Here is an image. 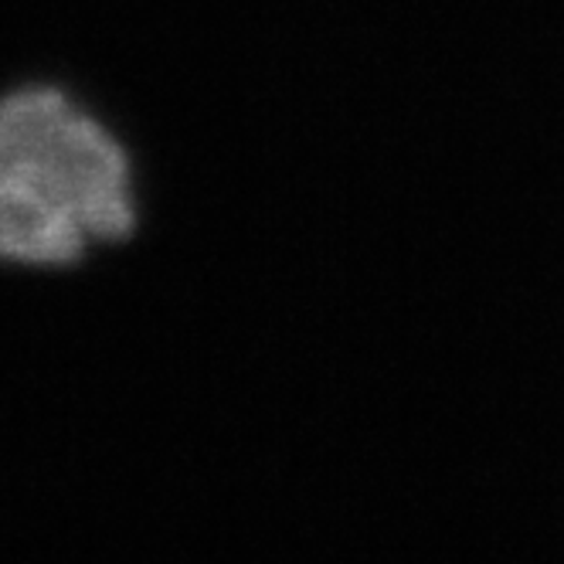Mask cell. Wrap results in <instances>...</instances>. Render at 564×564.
<instances>
[{
	"label": "cell",
	"mask_w": 564,
	"mask_h": 564,
	"mask_svg": "<svg viewBox=\"0 0 564 564\" xmlns=\"http://www.w3.org/2000/svg\"><path fill=\"white\" fill-rule=\"evenodd\" d=\"M0 177L93 241H123L137 231L130 153L55 86L0 96Z\"/></svg>",
	"instance_id": "obj_1"
},
{
	"label": "cell",
	"mask_w": 564,
	"mask_h": 564,
	"mask_svg": "<svg viewBox=\"0 0 564 564\" xmlns=\"http://www.w3.org/2000/svg\"><path fill=\"white\" fill-rule=\"evenodd\" d=\"M89 235L42 212L0 177V262L18 265H75L89 252Z\"/></svg>",
	"instance_id": "obj_2"
}]
</instances>
